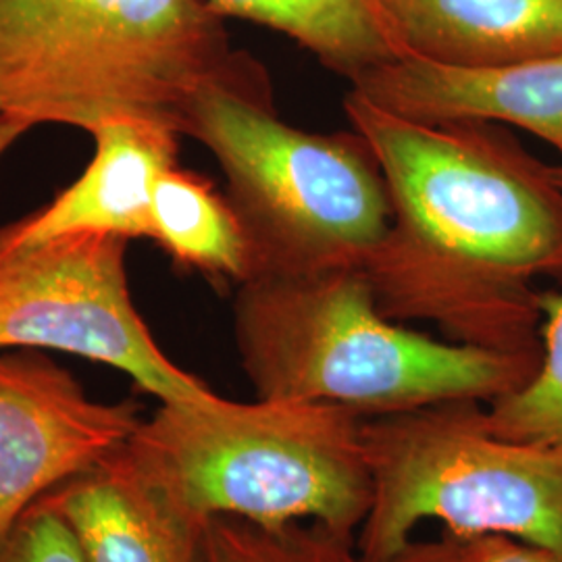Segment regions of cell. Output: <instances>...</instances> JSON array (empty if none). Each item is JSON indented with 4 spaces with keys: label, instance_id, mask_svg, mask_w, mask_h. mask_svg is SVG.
Returning a JSON list of instances; mask_svg holds the SVG:
<instances>
[{
    "label": "cell",
    "instance_id": "cell-2",
    "mask_svg": "<svg viewBox=\"0 0 562 562\" xmlns=\"http://www.w3.org/2000/svg\"><path fill=\"white\" fill-rule=\"evenodd\" d=\"M223 21L206 0H0V117L86 132L132 117L183 136L206 88L271 94Z\"/></svg>",
    "mask_w": 562,
    "mask_h": 562
},
{
    "label": "cell",
    "instance_id": "cell-6",
    "mask_svg": "<svg viewBox=\"0 0 562 562\" xmlns=\"http://www.w3.org/2000/svg\"><path fill=\"white\" fill-rule=\"evenodd\" d=\"M371 504L357 548L385 562L425 521L562 552V452L494 434L485 404L450 401L362 423Z\"/></svg>",
    "mask_w": 562,
    "mask_h": 562
},
{
    "label": "cell",
    "instance_id": "cell-4",
    "mask_svg": "<svg viewBox=\"0 0 562 562\" xmlns=\"http://www.w3.org/2000/svg\"><path fill=\"white\" fill-rule=\"evenodd\" d=\"M364 417L304 401L161 402L130 457L192 519L315 522L355 538L371 504Z\"/></svg>",
    "mask_w": 562,
    "mask_h": 562
},
{
    "label": "cell",
    "instance_id": "cell-7",
    "mask_svg": "<svg viewBox=\"0 0 562 562\" xmlns=\"http://www.w3.org/2000/svg\"><path fill=\"white\" fill-rule=\"evenodd\" d=\"M127 240L69 234L0 250V350L46 348L102 362L161 402L215 394L171 361L130 294Z\"/></svg>",
    "mask_w": 562,
    "mask_h": 562
},
{
    "label": "cell",
    "instance_id": "cell-19",
    "mask_svg": "<svg viewBox=\"0 0 562 562\" xmlns=\"http://www.w3.org/2000/svg\"><path fill=\"white\" fill-rule=\"evenodd\" d=\"M27 132L25 125L0 117V157Z\"/></svg>",
    "mask_w": 562,
    "mask_h": 562
},
{
    "label": "cell",
    "instance_id": "cell-16",
    "mask_svg": "<svg viewBox=\"0 0 562 562\" xmlns=\"http://www.w3.org/2000/svg\"><path fill=\"white\" fill-rule=\"evenodd\" d=\"M204 562H364L355 538L315 522L262 527L236 517L204 525Z\"/></svg>",
    "mask_w": 562,
    "mask_h": 562
},
{
    "label": "cell",
    "instance_id": "cell-10",
    "mask_svg": "<svg viewBox=\"0 0 562 562\" xmlns=\"http://www.w3.org/2000/svg\"><path fill=\"white\" fill-rule=\"evenodd\" d=\"M94 159L42 211L0 229V250L69 234L148 238L153 186L178 165L180 134L159 121L109 120L92 132Z\"/></svg>",
    "mask_w": 562,
    "mask_h": 562
},
{
    "label": "cell",
    "instance_id": "cell-13",
    "mask_svg": "<svg viewBox=\"0 0 562 562\" xmlns=\"http://www.w3.org/2000/svg\"><path fill=\"white\" fill-rule=\"evenodd\" d=\"M148 238L181 269L225 285L252 280L257 259L232 202L201 173L171 165L153 186Z\"/></svg>",
    "mask_w": 562,
    "mask_h": 562
},
{
    "label": "cell",
    "instance_id": "cell-8",
    "mask_svg": "<svg viewBox=\"0 0 562 562\" xmlns=\"http://www.w3.org/2000/svg\"><path fill=\"white\" fill-rule=\"evenodd\" d=\"M134 401H92L59 364L0 355V540L48 492L130 442Z\"/></svg>",
    "mask_w": 562,
    "mask_h": 562
},
{
    "label": "cell",
    "instance_id": "cell-3",
    "mask_svg": "<svg viewBox=\"0 0 562 562\" xmlns=\"http://www.w3.org/2000/svg\"><path fill=\"white\" fill-rule=\"evenodd\" d=\"M234 338L257 398L325 402L364 419L440 402L490 404L527 382L540 361L436 340L385 317L362 267L244 281Z\"/></svg>",
    "mask_w": 562,
    "mask_h": 562
},
{
    "label": "cell",
    "instance_id": "cell-18",
    "mask_svg": "<svg viewBox=\"0 0 562 562\" xmlns=\"http://www.w3.org/2000/svg\"><path fill=\"white\" fill-rule=\"evenodd\" d=\"M0 562H86L59 515L38 501L0 540Z\"/></svg>",
    "mask_w": 562,
    "mask_h": 562
},
{
    "label": "cell",
    "instance_id": "cell-20",
    "mask_svg": "<svg viewBox=\"0 0 562 562\" xmlns=\"http://www.w3.org/2000/svg\"><path fill=\"white\" fill-rule=\"evenodd\" d=\"M554 176H557V181L561 183L562 188V162L561 165H557V167H554Z\"/></svg>",
    "mask_w": 562,
    "mask_h": 562
},
{
    "label": "cell",
    "instance_id": "cell-14",
    "mask_svg": "<svg viewBox=\"0 0 562 562\" xmlns=\"http://www.w3.org/2000/svg\"><path fill=\"white\" fill-rule=\"evenodd\" d=\"M223 20L250 21L296 42L348 81L401 48L383 21L378 0H206Z\"/></svg>",
    "mask_w": 562,
    "mask_h": 562
},
{
    "label": "cell",
    "instance_id": "cell-12",
    "mask_svg": "<svg viewBox=\"0 0 562 562\" xmlns=\"http://www.w3.org/2000/svg\"><path fill=\"white\" fill-rule=\"evenodd\" d=\"M402 55L496 67L562 53V0H378Z\"/></svg>",
    "mask_w": 562,
    "mask_h": 562
},
{
    "label": "cell",
    "instance_id": "cell-9",
    "mask_svg": "<svg viewBox=\"0 0 562 562\" xmlns=\"http://www.w3.org/2000/svg\"><path fill=\"white\" fill-rule=\"evenodd\" d=\"M350 90L422 123L515 125L562 155V53L496 67L401 55L350 81Z\"/></svg>",
    "mask_w": 562,
    "mask_h": 562
},
{
    "label": "cell",
    "instance_id": "cell-5",
    "mask_svg": "<svg viewBox=\"0 0 562 562\" xmlns=\"http://www.w3.org/2000/svg\"><path fill=\"white\" fill-rule=\"evenodd\" d=\"M181 134L220 162L257 276L364 267L390 229L382 169L355 130L304 132L271 94L213 86L188 104Z\"/></svg>",
    "mask_w": 562,
    "mask_h": 562
},
{
    "label": "cell",
    "instance_id": "cell-1",
    "mask_svg": "<svg viewBox=\"0 0 562 562\" xmlns=\"http://www.w3.org/2000/svg\"><path fill=\"white\" fill-rule=\"evenodd\" d=\"M344 113L382 169L392 222L362 271L385 317L450 341L540 355V294L562 273L554 167L494 123H422L348 90Z\"/></svg>",
    "mask_w": 562,
    "mask_h": 562
},
{
    "label": "cell",
    "instance_id": "cell-15",
    "mask_svg": "<svg viewBox=\"0 0 562 562\" xmlns=\"http://www.w3.org/2000/svg\"><path fill=\"white\" fill-rule=\"evenodd\" d=\"M540 361L527 382L490 404L494 434L562 452V294H540Z\"/></svg>",
    "mask_w": 562,
    "mask_h": 562
},
{
    "label": "cell",
    "instance_id": "cell-17",
    "mask_svg": "<svg viewBox=\"0 0 562 562\" xmlns=\"http://www.w3.org/2000/svg\"><path fill=\"white\" fill-rule=\"evenodd\" d=\"M385 562H562V552L504 536L442 531L431 540L413 538Z\"/></svg>",
    "mask_w": 562,
    "mask_h": 562
},
{
    "label": "cell",
    "instance_id": "cell-11",
    "mask_svg": "<svg viewBox=\"0 0 562 562\" xmlns=\"http://www.w3.org/2000/svg\"><path fill=\"white\" fill-rule=\"evenodd\" d=\"M86 562H204V525L183 513L121 446L48 492Z\"/></svg>",
    "mask_w": 562,
    "mask_h": 562
}]
</instances>
